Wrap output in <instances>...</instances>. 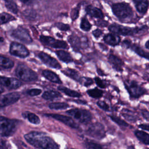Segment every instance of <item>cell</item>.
I'll list each match as a JSON object with an SVG mask.
<instances>
[{
    "mask_svg": "<svg viewBox=\"0 0 149 149\" xmlns=\"http://www.w3.org/2000/svg\"><path fill=\"white\" fill-rule=\"evenodd\" d=\"M25 140L31 146L40 149H59L58 146L43 132H31L24 136Z\"/></svg>",
    "mask_w": 149,
    "mask_h": 149,
    "instance_id": "cell-1",
    "label": "cell"
},
{
    "mask_svg": "<svg viewBox=\"0 0 149 149\" xmlns=\"http://www.w3.org/2000/svg\"><path fill=\"white\" fill-rule=\"evenodd\" d=\"M113 15L122 22H129L133 17V10L131 6L126 2H117L111 5Z\"/></svg>",
    "mask_w": 149,
    "mask_h": 149,
    "instance_id": "cell-2",
    "label": "cell"
},
{
    "mask_svg": "<svg viewBox=\"0 0 149 149\" xmlns=\"http://www.w3.org/2000/svg\"><path fill=\"white\" fill-rule=\"evenodd\" d=\"M144 29H147V26H144L142 27H130L116 23H113L109 25L108 27V30L111 33L118 36H130L135 35L136 34L142 31Z\"/></svg>",
    "mask_w": 149,
    "mask_h": 149,
    "instance_id": "cell-3",
    "label": "cell"
},
{
    "mask_svg": "<svg viewBox=\"0 0 149 149\" xmlns=\"http://www.w3.org/2000/svg\"><path fill=\"white\" fill-rule=\"evenodd\" d=\"M16 75L24 81H34L38 79L37 73L24 64L19 65L16 69Z\"/></svg>",
    "mask_w": 149,
    "mask_h": 149,
    "instance_id": "cell-4",
    "label": "cell"
},
{
    "mask_svg": "<svg viewBox=\"0 0 149 149\" xmlns=\"http://www.w3.org/2000/svg\"><path fill=\"white\" fill-rule=\"evenodd\" d=\"M16 120L0 116V135L6 137L12 135L16 130Z\"/></svg>",
    "mask_w": 149,
    "mask_h": 149,
    "instance_id": "cell-5",
    "label": "cell"
},
{
    "mask_svg": "<svg viewBox=\"0 0 149 149\" xmlns=\"http://www.w3.org/2000/svg\"><path fill=\"white\" fill-rule=\"evenodd\" d=\"M10 35L13 38L25 44H30L33 42V39L29 30L22 27H18L13 30Z\"/></svg>",
    "mask_w": 149,
    "mask_h": 149,
    "instance_id": "cell-6",
    "label": "cell"
},
{
    "mask_svg": "<svg viewBox=\"0 0 149 149\" xmlns=\"http://www.w3.org/2000/svg\"><path fill=\"white\" fill-rule=\"evenodd\" d=\"M66 112L82 123L89 122L92 118L91 113L85 109L75 108L68 110Z\"/></svg>",
    "mask_w": 149,
    "mask_h": 149,
    "instance_id": "cell-7",
    "label": "cell"
},
{
    "mask_svg": "<svg viewBox=\"0 0 149 149\" xmlns=\"http://www.w3.org/2000/svg\"><path fill=\"white\" fill-rule=\"evenodd\" d=\"M40 40L43 44L54 48L65 49L68 48V45L65 41L54 38L52 37L41 35Z\"/></svg>",
    "mask_w": 149,
    "mask_h": 149,
    "instance_id": "cell-8",
    "label": "cell"
},
{
    "mask_svg": "<svg viewBox=\"0 0 149 149\" xmlns=\"http://www.w3.org/2000/svg\"><path fill=\"white\" fill-rule=\"evenodd\" d=\"M68 40L73 49L76 52L88 47V40L86 37L80 38L76 34H73L68 37Z\"/></svg>",
    "mask_w": 149,
    "mask_h": 149,
    "instance_id": "cell-9",
    "label": "cell"
},
{
    "mask_svg": "<svg viewBox=\"0 0 149 149\" xmlns=\"http://www.w3.org/2000/svg\"><path fill=\"white\" fill-rule=\"evenodd\" d=\"M9 52L11 55L22 58H24L30 54L29 51L24 45L17 42H12L10 44Z\"/></svg>",
    "mask_w": 149,
    "mask_h": 149,
    "instance_id": "cell-10",
    "label": "cell"
},
{
    "mask_svg": "<svg viewBox=\"0 0 149 149\" xmlns=\"http://www.w3.org/2000/svg\"><path fill=\"white\" fill-rule=\"evenodd\" d=\"M86 133L88 136L97 139H101L105 135L104 126L100 123H94L89 126Z\"/></svg>",
    "mask_w": 149,
    "mask_h": 149,
    "instance_id": "cell-11",
    "label": "cell"
},
{
    "mask_svg": "<svg viewBox=\"0 0 149 149\" xmlns=\"http://www.w3.org/2000/svg\"><path fill=\"white\" fill-rule=\"evenodd\" d=\"M125 87L128 91L130 95L133 98L139 97L146 92V90L139 86L134 81L126 82L125 83Z\"/></svg>",
    "mask_w": 149,
    "mask_h": 149,
    "instance_id": "cell-12",
    "label": "cell"
},
{
    "mask_svg": "<svg viewBox=\"0 0 149 149\" xmlns=\"http://www.w3.org/2000/svg\"><path fill=\"white\" fill-rule=\"evenodd\" d=\"M38 57L44 64L50 68L58 69L61 68V65L56 59L44 52H40L38 54Z\"/></svg>",
    "mask_w": 149,
    "mask_h": 149,
    "instance_id": "cell-13",
    "label": "cell"
},
{
    "mask_svg": "<svg viewBox=\"0 0 149 149\" xmlns=\"http://www.w3.org/2000/svg\"><path fill=\"white\" fill-rule=\"evenodd\" d=\"M46 116L52 118L59 122H61L65 124L66 125L73 128V129H78L79 125L70 118L67 116L59 115L57 113H48L44 115Z\"/></svg>",
    "mask_w": 149,
    "mask_h": 149,
    "instance_id": "cell-14",
    "label": "cell"
},
{
    "mask_svg": "<svg viewBox=\"0 0 149 149\" xmlns=\"http://www.w3.org/2000/svg\"><path fill=\"white\" fill-rule=\"evenodd\" d=\"M20 98V94L16 92L10 93L0 96V108L4 107L17 102Z\"/></svg>",
    "mask_w": 149,
    "mask_h": 149,
    "instance_id": "cell-15",
    "label": "cell"
},
{
    "mask_svg": "<svg viewBox=\"0 0 149 149\" xmlns=\"http://www.w3.org/2000/svg\"><path fill=\"white\" fill-rule=\"evenodd\" d=\"M22 84V83L17 79L0 76V85L10 89H16Z\"/></svg>",
    "mask_w": 149,
    "mask_h": 149,
    "instance_id": "cell-16",
    "label": "cell"
},
{
    "mask_svg": "<svg viewBox=\"0 0 149 149\" xmlns=\"http://www.w3.org/2000/svg\"><path fill=\"white\" fill-rule=\"evenodd\" d=\"M123 44L127 48H130L139 56L145 58L147 59H148V53L144 51L139 45L136 44H132L131 41L128 40H125L123 41Z\"/></svg>",
    "mask_w": 149,
    "mask_h": 149,
    "instance_id": "cell-17",
    "label": "cell"
},
{
    "mask_svg": "<svg viewBox=\"0 0 149 149\" xmlns=\"http://www.w3.org/2000/svg\"><path fill=\"white\" fill-rule=\"evenodd\" d=\"M103 40L107 44L115 47L119 44L121 41V38L119 36L111 33L105 34L103 37Z\"/></svg>",
    "mask_w": 149,
    "mask_h": 149,
    "instance_id": "cell-18",
    "label": "cell"
},
{
    "mask_svg": "<svg viewBox=\"0 0 149 149\" xmlns=\"http://www.w3.org/2000/svg\"><path fill=\"white\" fill-rule=\"evenodd\" d=\"M85 10L87 15L96 19H102L104 17L103 12L98 8L89 5L85 8Z\"/></svg>",
    "mask_w": 149,
    "mask_h": 149,
    "instance_id": "cell-19",
    "label": "cell"
},
{
    "mask_svg": "<svg viewBox=\"0 0 149 149\" xmlns=\"http://www.w3.org/2000/svg\"><path fill=\"white\" fill-rule=\"evenodd\" d=\"M136 10L141 15H146L148 9V0H133Z\"/></svg>",
    "mask_w": 149,
    "mask_h": 149,
    "instance_id": "cell-20",
    "label": "cell"
},
{
    "mask_svg": "<svg viewBox=\"0 0 149 149\" xmlns=\"http://www.w3.org/2000/svg\"><path fill=\"white\" fill-rule=\"evenodd\" d=\"M108 61L115 69L118 71L122 70V66L123 65V62L119 57L115 55L110 54L108 56Z\"/></svg>",
    "mask_w": 149,
    "mask_h": 149,
    "instance_id": "cell-21",
    "label": "cell"
},
{
    "mask_svg": "<svg viewBox=\"0 0 149 149\" xmlns=\"http://www.w3.org/2000/svg\"><path fill=\"white\" fill-rule=\"evenodd\" d=\"M42 74L48 80L51 82L61 84L62 81L59 76L54 72L49 70H44L42 72Z\"/></svg>",
    "mask_w": 149,
    "mask_h": 149,
    "instance_id": "cell-22",
    "label": "cell"
},
{
    "mask_svg": "<svg viewBox=\"0 0 149 149\" xmlns=\"http://www.w3.org/2000/svg\"><path fill=\"white\" fill-rule=\"evenodd\" d=\"M56 55L58 57V58L63 62L65 63H70L73 61L70 54L64 50H58L55 52Z\"/></svg>",
    "mask_w": 149,
    "mask_h": 149,
    "instance_id": "cell-23",
    "label": "cell"
},
{
    "mask_svg": "<svg viewBox=\"0 0 149 149\" xmlns=\"http://www.w3.org/2000/svg\"><path fill=\"white\" fill-rule=\"evenodd\" d=\"M62 72L66 76H68V77L73 79V80H74L78 82L81 83L83 77H81L80 76V74H79V73L77 71H76L75 70L67 68V69H65L64 70H63Z\"/></svg>",
    "mask_w": 149,
    "mask_h": 149,
    "instance_id": "cell-24",
    "label": "cell"
},
{
    "mask_svg": "<svg viewBox=\"0 0 149 149\" xmlns=\"http://www.w3.org/2000/svg\"><path fill=\"white\" fill-rule=\"evenodd\" d=\"M22 115L24 118L27 119L30 122L33 124L38 125L40 123V119L39 117L34 113L26 111L22 113Z\"/></svg>",
    "mask_w": 149,
    "mask_h": 149,
    "instance_id": "cell-25",
    "label": "cell"
},
{
    "mask_svg": "<svg viewBox=\"0 0 149 149\" xmlns=\"http://www.w3.org/2000/svg\"><path fill=\"white\" fill-rule=\"evenodd\" d=\"M14 66V62L9 58L0 55V67L5 69H10Z\"/></svg>",
    "mask_w": 149,
    "mask_h": 149,
    "instance_id": "cell-26",
    "label": "cell"
},
{
    "mask_svg": "<svg viewBox=\"0 0 149 149\" xmlns=\"http://www.w3.org/2000/svg\"><path fill=\"white\" fill-rule=\"evenodd\" d=\"M134 134L140 141L143 142L145 144H148L149 135L147 133H146L141 130H136L134 132Z\"/></svg>",
    "mask_w": 149,
    "mask_h": 149,
    "instance_id": "cell-27",
    "label": "cell"
},
{
    "mask_svg": "<svg viewBox=\"0 0 149 149\" xmlns=\"http://www.w3.org/2000/svg\"><path fill=\"white\" fill-rule=\"evenodd\" d=\"M62 95L61 94L58 92L56 91H53V90H48L45 91L42 95V97L47 100H53L56 98H59L61 97Z\"/></svg>",
    "mask_w": 149,
    "mask_h": 149,
    "instance_id": "cell-28",
    "label": "cell"
},
{
    "mask_svg": "<svg viewBox=\"0 0 149 149\" xmlns=\"http://www.w3.org/2000/svg\"><path fill=\"white\" fill-rule=\"evenodd\" d=\"M58 90L59 91H61L62 93H65L66 95L69 96V97H80L81 96V94L74 91L73 90H71L70 88H68L67 87H62V86H59L58 87Z\"/></svg>",
    "mask_w": 149,
    "mask_h": 149,
    "instance_id": "cell-29",
    "label": "cell"
},
{
    "mask_svg": "<svg viewBox=\"0 0 149 149\" xmlns=\"http://www.w3.org/2000/svg\"><path fill=\"white\" fill-rule=\"evenodd\" d=\"M15 19V17L9 13L6 12L0 13V24L8 23Z\"/></svg>",
    "mask_w": 149,
    "mask_h": 149,
    "instance_id": "cell-30",
    "label": "cell"
},
{
    "mask_svg": "<svg viewBox=\"0 0 149 149\" xmlns=\"http://www.w3.org/2000/svg\"><path fill=\"white\" fill-rule=\"evenodd\" d=\"M4 1L5 3V6L9 11L15 14H16L17 13L18 8L17 5L13 0H4Z\"/></svg>",
    "mask_w": 149,
    "mask_h": 149,
    "instance_id": "cell-31",
    "label": "cell"
},
{
    "mask_svg": "<svg viewBox=\"0 0 149 149\" xmlns=\"http://www.w3.org/2000/svg\"><path fill=\"white\" fill-rule=\"evenodd\" d=\"M80 28L84 31H89L91 29V24L86 17H83L81 19Z\"/></svg>",
    "mask_w": 149,
    "mask_h": 149,
    "instance_id": "cell-32",
    "label": "cell"
},
{
    "mask_svg": "<svg viewBox=\"0 0 149 149\" xmlns=\"http://www.w3.org/2000/svg\"><path fill=\"white\" fill-rule=\"evenodd\" d=\"M87 93L91 97H93L94 98H98L102 96L103 91L97 88H94L90 89L87 90Z\"/></svg>",
    "mask_w": 149,
    "mask_h": 149,
    "instance_id": "cell-33",
    "label": "cell"
},
{
    "mask_svg": "<svg viewBox=\"0 0 149 149\" xmlns=\"http://www.w3.org/2000/svg\"><path fill=\"white\" fill-rule=\"evenodd\" d=\"M69 106L65 102H52L49 105V108L51 109H64L68 108Z\"/></svg>",
    "mask_w": 149,
    "mask_h": 149,
    "instance_id": "cell-34",
    "label": "cell"
},
{
    "mask_svg": "<svg viewBox=\"0 0 149 149\" xmlns=\"http://www.w3.org/2000/svg\"><path fill=\"white\" fill-rule=\"evenodd\" d=\"M85 147L87 149H101L102 148L98 144L89 140L86 141Z\"/></svg>",
    "mask_w": 149,
    "mask_h": 149,
    "instance_id": "cell-35",
    "label": "cell"
},
{
    "mask_svg": "<svg viewBox=\"0 0 149 149\" xmlns=\"http://www.w3.org/2000/svg\"><path fill=\"white\" fill-rule=\"evenodd\" d=\"M110 118L114 122H115L119 126H128V124L126 122H125L123 120L120 119L119 117L115 116H110Z\"/></svg>",
    "mask_w": 149,
    "mask_h": 149,
    "instance_id": "cell-36",
    "label": "cell"
},
{
    "mask_svg": "<svg viewBox=\"0 0 149 149\" xmlns=\"http://www.w3.org/2000/svg\"><path fill=\"white\" fill-rule=\"evenodd\" d=\"M79 11H80V6L78 5L77 6L73 8L71 11V18L72 20H76L79 15Z\"/></svg>",
    "mask_w": 149,
    "mask_h": 149,
    "instance_id": "cell-37",
    "label": "cell"
},
{
    "mask_svg": "<svg viewBox=\"0 0 149 149\" xmlns=\"http://www.w3.org/2000/svg\"><path fill=\"white\" fill-rule=\"evenodd\" d=\"M55 26L60 30L66 31L70 29V26L68 24H65L63 23H56Z\"/></svg>",
    "mask_w": 149,
    "mask_h": 149,
    "instance_id": "cell-38",
    "label": "cell"
},
{
    "mask_svg": "<svg viewBox=\"0 0 149 149\" xmlns=\"http://www.w3.org/2000/svg\"><path fill=\"white\" fill-rule=\"evenodd\" d=\"M42 91L41 89H38V88H31L30 89L27 91V94L30 95V96H36L38 95L39 94H40L41 93Z\"/></svg>",
    "mask_w": 149,
    "mask_h": 149,
    "instance_id": "cell-39",
    "label": "cell"
},
{
    "mask_svg": "<svg viewBox=\"0 0 149 149\" xmlns=\"http://www.w3.org/2000/svg\"><path fill=\"white\" fill-rule=\"evenodd\" d=\"M97 105L101 108L103 110L105 111H108L109 110V106L108 105L105 103L104 101H98L97 102Z\"/></svg>",
    "mask_w": 149,
    "mask_h": 149,
    "instance_id": "cell-40",
    "label": "cell"
},
{
    "mask_svg": "<svg viewBox=\"0 0 149 149\" xmlns=\"http://www.w3.org/2000/svg\"><path fill=\"white\" fill-rule=\"evenodd\" d=\"M102 34L103 31L100 29H96L92 31V34L96 39L99 38L102 35Z\"/></svg>",
    "mask_w": 149,
    "mask_h": 149,
    "instance_id": "cell-41",
    "label": "cell"
},
{
    "mask_svg": "<svg viewBox=\"0 0 149 149\" xmlns=\"http://www.w3.org/2000/svg\"><path fill=\"white\" fill-rule=\"evenodd\" d=\"M95 83L97 84V85L100 87V88H105L106 87V84L104 83V81H103V80H102L100 77H96L95 78Z\"/></svg>",
    "mask_w": 149,
    "mask_h": 149,
    "instance_id": "cell-42",
    "label": "cell"
},
{
    "mask_svg": "<svg viewBox=\"0 0 149 149\" xmlns=\"http://www.w3.org/2000/svg\"><path fill=\"white\" fill-rule=\"evenodd\" d=\"M84 86H85L86 87H87L91 84H92L93 83V81L90 78H87V77H83V80L81 83Z\"/></svg>",
    "mask_w": 149,
    "mask_h": 149,
    "instance_id": "cell-43",
    "label": "cell"
},
{
    "mask_svg": "<svg viewBox=\"0 0 149 149\" xmlns=\"http://www.w3.org/2000/svg\"><path fill=\"white\" fill-rule=\"evenodd\" d=\"M123 115V116L126 119H127V120H130V121H134V120H136V117L135 116H134L133 115H129L128 113H123L122 114Z\"/></svg>",
    "mask_w": 149,
    "mask_h": 149,
    "instance_id": "cell-44",
    "label": "cell"
},
{
    "mask_svg": "<svg viewBox=\"0 0 149 149\" xmlns=\"http://www.w3.org/2000/svg\"><path fill=\"white\" fill-rule=\"evenodd\" d=\"M142 115H143V116L147 120H148V119H149V113L147 111H144L142 112Z\"/></svg>",
    "mask_w": 149,
    "mask_h": 149,
    "instance_id": "cell-45",
    "label": "cell"
},
{
    "mask_svg": "<svg viewBox=\"0 0 149 149\" xmlns=\"http://www.w3.org/2000/svg\"><path fill=\"white\" fill-rule=\"evenodd\" d=\"M140 128H141L142 129H144L147 131H148V124H141L139 126Z\"/></svg>",
    "mask_w": 149,
    "mask_h": 149,
    "instance_id": "cell-46",
    "label": "cell"
},
{
    "mask_svg": "<svg viewBox=\"0 0 149 149\" xmlns=\"http://www.w3.org/2000/svg\"><path fill=\"white\" fill-rule=\"evenodd\" d=\"M22 3H24V4H28L30 2H31L33 0H19Z\"/></svg>",
    "mask_w": 149,
    "mask_h": 149,
    "instance_id": "cell-47",
    "label": "cell"
},
{
    "mask_svg": "<svg viewBox=\"0 0 149 149\" xmlns=\"http://www.w3.org/2000/svg\"><path fill=\"white\" fill-rule=\"evenodd\" d=\"M148 44H149V41L148 40H147L146 42V44H145V47L147 48V49H149V45H148Z\"/></svg>",
    "mask_w": 149,
    "mask_h": 149,
    "instance_id": "cell-48",
    "label": "cell"
},
{
    "mask_svg": "<svg viewBox=\"0 0 149 149\" xmlns=\"http://www.w3.org/2000/svg\"><path fill=\"white\" fill-rule=\"evenodd\" d=\"M3 91H4V89H3V88L1 86H0V94H2Z\"/></svg>",
    "mask_w": 149,
    "mask_h": 149,
    "instance_id": "cell-49",
    "label": "cell"
},
{
    "mask_svg": "<svg viewBox=\"0 0 149 149\" xmlns=\"http://www.w3.org/2000/svg\"><path fill=\"white\" fill-rule=\"evenodd\" d=\"M101 149H103V148H101Z\"/></svg>",
    "mask_w": 149,
    "mask_h": 149,
    "instance_id": "cell-50",
    "label": "cell"
}]
</instances>
